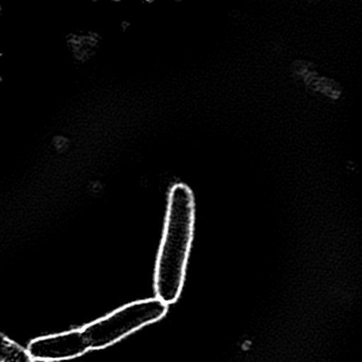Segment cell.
Listing matches in <instances>:
<instances>
[{"label":"cell","instance_id":"cell-1","mask_svg":"<svg viewBox=\"0 0 362 362\" xmlns=\"http://www.w3.org/2000/svg\"><path fill=\"white\" fill-rule=\"evenodd\" d=\"M194 228L192 190L184 184H177L169 194L164 232L154 269L156 298L168 306L175 304L183 291Z\"/></svg>","mask_w":362,"mask_h":362},{"label":"cell","instance_id":"cell-2","mask_svg":"<svg viewBox=\"0 0 362 362\" xmlns=\"http://www.w3.org/2000/svg\"><path fill=\"white\" fill-rule=\"evenodd\" d=\"M168 307L158 298H144L124 305L81 328L90 351H99L160 321L168 313Z\"/></svg>","mask_w":362,"mask_h":362},{"label":"cell","instance_id":"cell-3","mask_svg":"<svg viewBox=\"0 0 362 362\" xmlns=\"http://www.w3.org/2000/svg\"><path fill=\"white\" fill-rule=\"evenodd\" d=\"M27 349L33 359L56 362L76 359L90 351L81 327L33 339Z\"/></svg>","mask_w":362,"mask_h":362},{"label":"cell","instance_id":"cell-4","mask_svg":"<svg viewBox=\"0 0 362 362\" xmlns=\"http://www.w3.org/2000/svg\"><path fill=\"white\" fill-rule=\"evenodd\" d=\"M28 349L3 334L1 337V362H33Z\"/></svg>","mask_w":362,"mask_h":362},{"label":"cell","instance_id":"cell-5","mask_svg":"<svg viewBox=\"0 0 362 362\" xmlns=\"http://www.w3.org/2000/svg\"><path fill=\"white\" fill-rule=\"evenodd\" d=\"M33 362H56V361H50V360H43V359H35Z\"/></svg>","mask_w":362,"mask_h":362}]
</instances>
